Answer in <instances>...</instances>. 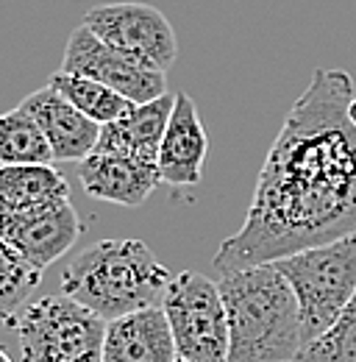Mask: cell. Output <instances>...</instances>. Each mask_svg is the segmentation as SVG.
Segmentation results:
<instances>
[{
  "instance_id": "8992f818",
  "label": "cell",
  "mask_w": 356,
  "mask_h": 362,
  "mask_svg": "<svg viewBox=\"0 0 356 362\" xmlns=\"http://www.w3.org/2000/svg\"><path fill=\"white\" fill-rule=\"evenodd\" d=\"M162 310L176 340L178 360H228V315L218 281L195 271L176 273L165 290Z\"/></svg>"
},
{
  "instance_id": "cb8c5ba5",
  "label": "cell",
  "mask_w": 356,
  "mask_h": 362,
  "mask_svg": "<svg viewBox=\"0 0 356 362\" xmlns=\"http://www.w3.org/2000/svg\"><path fill=\"white\" fill-rule=\"evenodd\" d=\"M292 362H298V360H292Z\"/></svg>"
},
{
  "instance_id": "e0dca14e",
  "label": "cell",
  "mask_w": 356,
  "mask_h": 362,
  "mask_svg": "<svg viewBox=\"0 0 356 362\" xmlns=\"http://www.w3.org/2000/svg\"><path fill=\"white\" fill-rule=\"evenodd\" d=\"M53 151L37 120L23 109L0 115V165H50Z\"/></svg>"
},
{
  "instance_id": "7402d4cb",
  "label": "cell",
  "mask_w": 356,
  "mask_h": 362,
  "mask_svg": "<svg viewBox=\"0 0 356 362\" xmlns=\"http://www.w3.org/2000/svg\"><path fill=\"white\" fill-rule=\"evenodd\" d=\"M3 317H6V313H3V307H0V320H3Z\"/></svg>"
},
{
  "instance_id": "7c38bea8",
  "label": "cell",
  "mask_w": 356,
  "mask_h": 362,
  "mask_svg": "<svg viewBox=\"0 0 356 362\" xmlns=\"http://www.w3.org/2000/svg\"><path fill=\"white\" fill-rule=\"evenodd\" d=\"M209 151V136L201 123L192 95L178 92L173 115L159 148V173L170 187H198L203 179V162Z\"/></svg>"
},
{
  "instance_id": "5bb4252c",
  "label": "cell",
  "mask_w": 356,
  "mask_h": 362,
  "mask_svg": "<svg viewBox=\"0 0 356 362\" xmlns=\"http://www.w3.org/2000/svg\"><path fill=\"white\" fill-rule=\"evenodd\" d=\"M173 103H176V95L170 92L150 103H134L120 120L100 126V139L95 151L123 153V156L159 165V148L173 115Z\"/></svg>"
},
{
  "instance_id": "30bf717a",
  "label": "cell",
  "mask_w": 356,
  "mask_h": 362,
  "mask_svg": "<svg viewBox=\"0 0 356 362\" xmlns=\"http://www.w3.org/2000/svg\"><path fill=\"white\" fill-rule=\"evenodd\" d=\"M42 129L53 151V162H84L100 139V126L78 112L61 92L50 84L34 90L20 103Z\"/></svg>"
},
{
  "instance_id": "9c48e42d",
  "label": "cell",
  "mask_w": 356,
  "mask_h": 362,
  "mask_svg": "<svg viewBox=\"0 0 356 362\" xmlns=\"http://www.w3.org/2000/svg\"><path fill=\"white\" fill-rule=\"evenodd\" d=\"M0 234L40 273L61 259L81 237V218L70 201L34 209L0 206Z\"/></svg>"
},
{
  "instance_id": "603a6c76",
  "label": "cell",
  "mask_w": 356,
  "mask_h": 362,
  "mask_svg": "<svg viewBox=\"0 0 356 362\" xmlns=\"http://www.w3.org/2000/svg\"><path fill=\"white\" fill-rule=\"evenodd\" d=\"M176 362H184V360H176Z\"/></svg>"
},
{
  "instance_id": "ac0fdd59",
  "label": "cell",
  "mask_w": 356,
  "mask_h": 362,
  "mask_svg": "<svg viewBox=\"0 0 356 362\" xmlns=\"http://www.w3.org/2000/svg\"><path fill=\"white\" fill-rule=\"evenodd\" d=\"M40 281H42V273L31 268L0 234V307L3 313L14 315L23 304H28Z\"/></svg>"
},
{
  "instance_id": "7a4b0ae2",
  "label": "cell",
  "mask_w": 356,
  "mask_h": 362,
  "mask_svg": "<svg viewBox=\"0 0 356 362\" xmlns=\"http://www.w3.org/2000/svg\"><path fill=\"white\" fill-rule=\"evenodd\" d=\"M220 284L228 315L225 362H292L304 349L298 298L273 262L222 273Z\"/></svg>"
},
{
  "instance_id": "8fae6325",
  "label": "cell",
  "mask_w": 356,
  "mask_h": 362,
  "mask_svg": "<svg viewBox=\"0 0 356 362\" xmlns=\"http://www.w3.org/2000/svg\"><path fill=\"white\" fill-rule=\"evenodd\" d=\"M78 179L92 198L136 209L162 184V173L159 165L134 156L92 151L84 162H78Z\"/></svg>"
},
{
  "instance_id": "9a60e30c",
  "label": "cell",
  "mask_w": 356,
  "mask_h": 362,
  "mask_svg": "<svg viewBox=\"0 0 356 362\" xmlns=\"http://www.w3.org/2000/svg\"><path fill=\"white\" fill-rule=\"evenodd\" d=\"M70 201V184L53 165H0V206L34 209Z\"/></svg>"
},
{
  "instance_id": "3957f363",
  "label": "cell",
  "mask_w": 356,
  "mask_h": 362,
  "mask_svg": "<svg viewBox=\"0 0 356 362\" xmlns=\"http://www.w3.org/2000/svg\"><path fill=\"white\" fill-rule=\"evenodd\" d=\"M170 271L134 237L100 240L84 248L61 273V293L103 320L162 307Z\"/></svg>"
},
{
  "instance_id": "2e32d148",
  "label": "cell",
  "mask_w": 356,
  "mask_h": 362,
  "mask_svg": "<svg viewBox=\"0 0 356 362\" xmlns=\"http://www.w3.org/2000/svg\"><path fill=\"white\" fill-rule=\"evenodd\" d=\"M56 92H61L78 112H84L89 120H95L97 126H109L114 120H120L134 103L129 98H123L120 92H114L112 87L92 81L84 76H73V73H53V78L47 81Z\"/></svg>"
},
{
  "instance_id": "ffe728a7",
  "label": "cell",
  "mask_w": 356,
  "mask_h": 362,
  "mask_svg": "<svg viewBox=\"0 0 356 362\" xmlns=\"http://www.w3.org/2000/svg\"><path fill=\"white\" fill-rule=\"evenodd\" d=\"M348 117H351V123L356 126V95L351 98V103H348Z\"/></svg>"
},
{
  "instance_id": "5b68a950",
  "label": "cell",
  "mask_w": 356,
  "mask_h": 362,
  "mask_svg": "<svg viewBox=\"0 0 356 362\" xmlns=\"http://www.w3.org/2000/svg\"><path fill=\"white\" fill-rule=\"evenodd\" d=\"M8 323L23 362H103L109 320L64 293L31 298Z\"/></svg>"
},
{
  "instance_id": "4fadbf2b",
  "label": "cell",
  "mask_w": 356,
  "mask_h": 362,
  "mask_svg": "<svg viewBox=\"0 0 356 362\" xmlns=\"http://www.w3.org/2000/svg\"><path fill=\"white\" fill-rule=\"evenodd\" d=\"M176 340L162 307H148L106 326L103 362H176Z\"/></svg>"
},
{
  "instance_id": "6da1fadb",
  "label": "cell",
  "mask_w": 356,
  "mask_h": 362,
  "mask_svg": "<svg viewBox=\"0 0 356 362\" xmlns=\"http://www.w3.org/2000/svg\"><path fill=\"white\" fill-rule=\"evenodd\" d=\"M354 95L345 70L312 73L267 151L245 223L212 259L220 276L356 234Z\"/></svg>"
},
{
  "instance_id": "44dd1931",
  "label": "cell",
  "mask_w": 356,
  "mask_h": 362,
  "mask_svg": "<svg viewBox=\"0 0 356 362\" xmlns=\"http://www.w3.org/2000/svg\"><path fill=\"white\" fill-rule=\"evenodd\" d=\"M0 362H11V357H8V354H6L3 349H0Z\"/></svg>"
},
{
  "instance_id": "d6986e66",
  "label": "cell",
  "mask_w": 356,
  "mask_h": 362,
  "mask_svg": "<svg viewBox=\"0 0 356 362\" xmlns=\"http://www.w3.org/2000/svg\"><path fill=\"white\" fill-rule=\"evenodd\" d=\"M298 362H356V296L326 334L301 349Z\"/></svg>"
},
{
  "instance_id": "277c9868",
  "label": "cell",
  "mask_w": 356,
  "mask_h": 362,
  "mask_svg": "<svg viewBox=\"0 0 356 362\" xmlns=\"http://www.w3.org/2000/svg\"><path fill=\"white\" fill-rule=\"evenodd\" d=\"M290 281L298 310L304 346L326 334L356 296V234L326 245L281 257L273 262Z\"/></svg>"
},
{
  "instance_id": "52a82bcc",
  "label": "cell",
  "mask_w": 356,
  "mask_h": 362,
  "mask_svg": "<svg viewBox=\"0 0 356 362\" xmlns=\"http://www.w3.org/2000/svg\"><path fill=\"white\" fill-rule=\"evenodd\" d=\"M106 45L129 53L139 64L167 73L178 56V40L170 20L148 3H103L84 17Z\"/></svg>"
},
{
  "instance_id": "ba28073f",
  "label": "cell",
  "mask_w": 356,
  "mask_h": 362,
  "mask_svg": "<svg viewBox=\"0 0 356 362\" xmlns=\"http://www.w3.org/2000/svg\"><path fill=\"white\" fill-rule=\"evenodd\" d=\"M59 70L100 81L131 103H150L167 95V76L162 70H150L129 53L106 45L84 23L70 34Z\"/></svg>"
}]
</instances>
